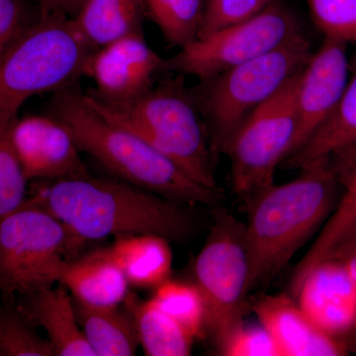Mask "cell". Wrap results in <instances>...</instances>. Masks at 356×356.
<instances>
[{"label": "cell", "mask_w": 356, "mask_h": 356, "mask_svg": "<svg viewBox=\"0 0 356 356\" xmlns=\"http://www.w3.org/2000/svg\"><path fill=\"white\" fill-rule=\"evenodd\" d=\"M28 198L48 210L79 245L107 236L156 235L186 241L195 229L188 205L119 179L89 173L42 181Z\"/></svg>", "instance_id": "6da1fadb"}, {"label": "cell", "mask_w": 356, "mask_h": 356, "mask_svg": "<svg viewBox=\"0 0 356 356\" xmlns=\"http://www.w3.org/2000/svg\"><path fill=\"white\" fill-rule=\"evenodd\" d=\"M329 159L308 163L296 179L269 185L245 201L250 292L275 278L332 214L337 177Z\"/></svg>", "instance_id": "7a4b0ae2"}, {"label": "cell", "mask_w": 356, "mask_h": 356, "mask_svg": "<svg viewBox=\"0 0 356 356\" xmlns=\"http://www.w3.org/2000/svg\"><path fill=\"white\" fill-rule=\"evenodd\" d=\"M53 95L50 115L67 126L81 152L116 178L185 205L219 204L221 191L198 184L146 140L107 120L89 104L79 83Z\"/></svg>", "instance_id": "3957f363"}, {"label": "cell", "mask_w": 356, "mask_h": 356, "mask_svg": "<svg viewBox=\"0 0 356 356\" xmlns=\"http://www.w3.org/2000/svg\"><path fill=\"white\" fill-rule=\"evenodd\" d=\"M86 97L107 120L146 140L198 184L221 191L215 177L209 134L184 76L168 77L128 102L110 104L88 93Z\"/></svg>", "instance_id": "277c9868"}, {"label": "cell", "mask_w": 356, "mask_h": 356, "mask_svg": "<svg viewBox=\"0 0 356 356\" xmlns=\"http://www.w3.org/2000/svg\"><path fill=\"white\" fill-rule=\"evenodd\" d=\"M95 47L64 13H41L0 58V132L9 130L33 96L79 83Z\"/></svg>", "instance_id": "5b68a950"}, {"label": "cell", "mask_w": 356, "mask_h": 356, "mask_svg": "<svg viewBox=\"0 0 356 356\" xmlns=\"http://www.w3.org/2000/svg\"><path fill=\"white\" fill-rule=\"evenodd\" d=\"M312 55L310 42L301 33L273 51L199 81L191 88L214 156L224 153L245 119L301 72Z\"/></svg>", "instance_id": "8992f818"}, {"label": "cell", "mask_w": 356, "mask_h": 356, "mask_svg": "<svg viewBox=\"0 0 356 356\" xmlns=\"http://www.w3.org/2000/svg\"><path fill=\"white\" fill-rule=\"evenodd\" d=\"M212 216L209 234L194 264V275L205 303V332L221 353L245 324L250 261L245 222L218 205Z\"/></svg>", "instance_id": "52a82bcc"}, {"label": "cell", "mask_w": 356, "mask_h": 356, "mask_svg": "<svg viewBox=\"0 0 356 356\" xmlns=\"http://www.w3.org/2000/svg\"><path fill=\"white\" fill-rule=\"evenodd\" d=\"M81 247L63 222L26 199L0 218V295L3 301L60 283L70 255Z\"/></svg>", "instance_id": "ba28073f"}, {"label": "cell", "mask_w": 356, "mask_h": 356, "mask_svg": "<svg viewBox=\"0 0 356 356\" xmlns=\"http://www.w3.org/2000/svg\"><path fill=\"white\" fill-rule=\"evenodd\" d=\"M300 72L252 112L225 147L231 163L232 187L243 201L274 184L278 165L292 153Z\"/></svg>", "instance_id": "9c48e42d"}, {"label": "cell", "mask_w": 356, "mask_h": 356, "mask_svg": "<svg viewBox=\"0 0 356 356\" xmlns=\"http://www.w3.org/2000/svg\"><path fill=\"white\" fill-rule=\"evenodd\" d=\"M301 33L294 15L274 1L254 17L180 49L173 57L165 58V72L203 81L261 57Z\"/></svg>", "instance_id": "30bf717a"}, {"label": "cell", "mask_w": 356, "mask_h": 356, "mask_svg": "<svg viewBox=\"0 0 356 356\" xmlns=\"http://www.w3.org/2000/svg\"><path fill=\"white\" fill-rule=\"evenodd\" d=\"M165 64V58L147 44L143 32L126 35L89 56L83 76L92 79L96 88L88 95L110 104L131 102L154 86Z\"/></svg>", "instance_id": "8fae6325"}, {"label": "cell", "mask_w": 356, "mask_h": 356, "mask_svg": "<svg viewBox=\"0 0 356 356\" xmlns=\"http://www.w3.org/2000/svg\"><path fill=\"white\" fill-rule=\"evenodd\" d=\"M11 140L28 182L51 181L88 172L74 136L50 114L18 118L11 127Z\"/></svg>", "instance_id": "7c38bea8"}, {"label": "cell", "mask_w": 356, "mask_h": 356, "mask_svg": "<svg viewBox=\"0 0 356 356\" xmlns=\"http://www.w3.org/2000/svg\"><path fill=\"white\" fill-rule=\"evenodd\" d=\"M346 46L339 40L325 37L322 46L300 72L297 134L291 154L330 118L339 104L350 79Z\"/></svg>", "instance_id": "4fadbf2b"}, {"label": "cell", "mask_w": 356, "mask_h": 356, "mask_svg": "<svg viewBox=\"0 0 356 356\" xmlns=\"http://www.w3.org/2000/svg\"><path fill=\"white\" fill-rule=\"evenodd\" d=\"M294 299L321 331L339 343L356 317L355 283L344 267L331 257L312 269Z\"/></svg>", "instance_id": "5bb4252c"}, {"label": "cell", "mask_w": 356, "mask_h": 356, "mask_svg": "<svg viewBox=\"0 0 356 356\" xmlns=\"http://www.w3.org/2000/svg\"><path fill=\"white\" fill-rule=\"evenodd\" d=\"M248 309L273 337L281 356L346 355L343 346L321 331L288 293L261 295Z\"/></svg>", "instance_id": "9a60e30c"}, {"label": "cell", "mask_w": 356, "mask_h": 356, "mask_svg": "<svg viewBox=\"0 0 356 356\" xmlns=\"http://www.w3.org/2000/svg\"><path fill=\"white\" fill-rule=\"evenodd\" d=\"M16 299L28 320L47 332L56 356H95L77 320L74 297L64 285L41 288Z\"/></svg>", "instance_id": "2e32d148"}, {"label": "cell", "mask_w": 356, "mask_h": 356, "mask_svg": "<svg viewBox=\"0 0 356 356\" xmlns=\"http://www.w3.org/2000/svg\"><path fill=\"white\" fill-rule=\"evenodd\" d=\"M60 284L84 305L110 308L123 305L130 283L110 248L67 261Z\"/></svg>", "instance_id": "e0dca14e"}, {"label": "cell", "mask_w": 356, "mask_h": 356, "mask_svg": "<svg viewBox=\"0 0 356 356\" xmlns=\"http://www.w3.org/2000/svg\"><path fill=\"white\" fill-rule=\"evenodd\" d=\"M170 243L156 235L123 236L115 238L109 248L130 285L156 288L170 280L172 273Z\"/></svg>", "instance_id": "ac0fdd59"}, {"label": "cell", "mask_w": 356, "mask_h": 356, "mask_svg": "<svg viewBox=\"0 0 356 356\" xmlns=\"http://www.w3.org/2000/svg\"><path fill=\"white\" fill-rule=\"evenodd\" d=\"M77 320L95 356H130L137 353L140 337L128 309L100 308L74 300Z\"/></svg>", "instance_id": "d6986e66"}, {"label": "cell", "mask_w": 356, "mask_h": 356, "mask_svg": "<svg viewBox=\"0 0 356 356\" xmlns=\"http://www.w3.org/2000/svg\"><path fill=\"white\" fill-rule=\"evenodd\" d=\"M356 145V70L330 118L285 161L300 168Z\"/></svg>", "instance_id": "ffe728a7"}, {"label": "cell", "mask_w": 356, "mask_h": 356, "mask_svg": "<svg viewBox=\"0 0 356 356\" xmlns=\"http://www.w3.org/2000/svg\"><path fill=\"white\" fill-rule=\"evenodd\" d=\"M144 15L142 0H84L74 20L84 38L97 49L143 32Z\"/></svg>", "instance_id": "44dd1931"}, {"label": "cell", "mask_w": 356, "mask_h": 356, "mask_svg": "<svg viewBox=\"0 0 356 356\" xmlns=\"http://www.w3.org/2000/svg\"><path fill=\"white\" fill-rule=\"evenodd\" d=\"M123 305L135 321L140 343L149 356H188L194 337L151 300L143 301L130 291Z\"/></svg>", "instance_id": "7402d4cb"}, {"label": "cell", "mask_w": 356, "mask_h": 356, "mask_svg": "<svg viewBox=\"0 0 356 356\" xmlns=\"http://www.w3.org/2000/svg\"><path fill=\"white\" fill-rule=\"evenodd\" d=\"M145 14L158 26L166 42L184 48L198 39L206 0H142Z\"/></svg>", "instance_id": "603a6c76"}, {"label": "cell", "mask_w": 356, "mask_h": 356, "mask_svg": "<svg viewBox=\"0 0 356 356\" xmlns=\"http://www.w3.org/2000/svg\"><path fill=\"white\" fill-rule=\"evenodd\" d=\"M151 301L175 318L194 339L205 332V303L195 283L170 278L156 288Z\"/></svg>", "instance_id": "cb8c5ba5"}, {"label": "cell", "mask_w": 356, "mask_h": 356, "mask_svg": "<svg viewBox=\"0 0 356 356\" xmlns=\"http://www.w3.org/2000/svg\"><path fill=\"white\" fill-rule=\"evenodd\" d=\"M16 302L0 303V356H56L48 339L37 332Z\"/></svg>", "instance_id": "d4e9b609"}, {"label": "cell", "mask_w": 356, "mask_h": 356, "mask_svg": "<svg viewBox=\"0 0 356 356\" xmlns=\"http://www.w3.org/2000/svg\"><path fill=\"white\" fill-rule=\"evenodd\" d=\"M307 4L325 37L356 44V0H307Z\"/></svg>", "instance_id": "484cf974"}, {"label": "cell", "mask_w": 356, "mask_h": 356, "mask_svg": "<svg viewBox=\"0 0 356 356\" xmlns=\"http://www.w3.org/2000/svg\"><path fill=\"white\" fill-rule=\"evenodd\" d=\"M13 127V126H11ZM27 184L11 140V128L0 132V218L27 199Z\"/></svg>", "instance_id": "4316f807"}, {"label": "cell", "mask_w": 356, "mask_h": 356, "mask_svg": "<svg viewBox=\"0 0 356 356\" xmlns=\"http://www.w3.org/2000/svg\"><path fill=\"white\" fill-rule=\"evenodd\" d=\"M275 0H206L199 38L261 13Z\"/></svg>", "instance_id": "83f0119b"}, {"label": "cell", "mask_w": 356, "mask_h": 356, "mask_svg": "<svg viewBox=\"0 0 356 356\" xmlns=\"http://www.w3.org/2000/svg\"><path fill=\"white\" fill-rule=\"evenodd\" d=\"M226 356H281L268 331L259 324H243L220 353Z\"/></svg>", "instance_id": "f1b7e54d"}, {"label": "cell", "mask_w": 356, "mask_h": 356, "mask_svg": "<svg viewBox=\"0 0 356 356\" xmlns=\"http://www.w3.org/2000/svg\"><path fill=\"white\" fill-rule=\"evenodd\" d=\"M35 22L28 17L24 0H0V58Z\"/></svg>", "instance_id": "f546056e"}, {"label": "cell", "mask_w": 356, "mask_h": 356, "mask_svg": "<svg viewBox=\"0 0 356 356\" xmlns=\"http://www.w3.org/2000/svg\"><path fill=\"white\" fill-rule=\"evenodd\" d=\"M330 257L336 259L344 267L356 286V226L337 243L325 259Z\"/></svg>", "instance_id": "4dcf8cb0"}, {"label": "cell", "mask_w": 356, "mask_h": 356, "mask_svg": "<svg viewBox=\"0 0 356 356\" xmlns=\"http://www.w3.org/2000/svg\"><path fill=\"white\" fill-rule=\"evenodd\" d=\"M41 7V13L76 14L83 6L84 0H36Z\"/></svg>", "instance_id": "1f68e13d"}, {"label": "cell", "mask_w": 356, "mask_h": 356, "mask_svg": "<svg viewBox=\"0 0 356 356\" xmlns=\"http://www.w3.org/2000/svg\"><path fill=\"white\" fill-rule=\"evenodd\" d=\"M341 343L343 344L346 355L356 353V317L348 331L341 339Z\"/></svg>", "instance_id": "d6a6232c"}, {"label": "cell", "mask_w": 356, "mask_h": 356, "mask_svg": "<svg viewBox=\"0 0 356 356\" xmlns=\"http://www.w3.org/2000/svg\"><path fill=\"white\" fill-rule=\"evenodd\" d=\"M353 168H356V161H355V165H353Z\"/></svg>", "instance_id": "836d02e7"}]
</instances>
